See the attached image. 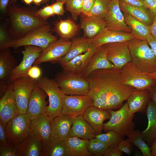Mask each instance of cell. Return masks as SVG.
I'll return each mask as SVG.
<instances>
[{
  "label": "cell",
  "mask_w": 156,
  "mask_h": 156,
  "mask_svg": "<svg viewBox=\"0 0 156 156\" xmlns=\"http://www.w3.org/2000/svg\"><path fill=\"white\" fill-rule=\"evenodd\" d=\"M106 27L105 19L96 16L82 14L80 28L83 30L84 37L92 39Z\"/></svg>",
  "instance_id": "obj_24"
},
{
  "label": "cell",
  "mask_w": 156,
  "mask_h": 156,
  "mask_svg": "<svg viewBox=\"0 0 156 156\" xmlns=\"http://www.w3.org/2000/svg\"><path fill=\"white\" fill-rule=\"evenodd\" d=\"M122 83L138 90H149L156 85V79L140 69L131 61L121 70Z\"/></svg>",
  "instance_id": "obj_6"
},
{
  "label": "cell",
  "mask_w": 156,
  "mask_h": 156,
  "mask_svg": "<svg viewBox=\"0 0 156 156\" xmlns=\"http://www.w3.org/2000/svg\"><path fill=\"white\" fill-rule=\"evenodd\" d=\"M52 119L43 113L31 120L30 134L43 142L48 140L51 137Z\"/></svg>",
  "instance_id": "obj_21"
},
{
  "label": "cell",
  "mask_w": 156,
  "mask_h": 156,
  "mask_svg": "<svg viewBox=\"0 0 156 156\" xmlns=\"http://www.w3.org/2000/svg\"><path fill=\"white\" fill-rule=\"evenodd\" d=\"M146 109L148 125L142 133L144 140L149 146L156 140V106L151 100L148 101Z\"/></svg>",
  "instance_id": "obj_28"
},
{
  "label": "cell",
  "mask_w": 156,
  "mask_h": 156,
  "mask_svg": "<svg viewBox=\"0 0 156 156\" xmlns=\"http://www.w3.org/2000/svg\"><path fill=\"white\" fill-rule=\"evenodd\" d=\"M123 13L125 23L131 28V33L136 38L146 40L151 35L149 27L136 20L129 14L125 12Z\"/></svg>",
  "instance_id": "obj_34"
},
{
  "label": "cell",
  "mask_w": 156,
  "mask_h": 156,
  "mask_svg": "<svg viewBox=\"0 0 156 156\" xmlns=\"http://www.w3.org/2000/svg\"><path fill=\"white\" fill-rule=\"evenodd\" d=\"M66 10L69 12L73 18L77 20L82 13V0H66Z\"/></svg>",
  "instance_id": "obj_40"
},
{
  "label": "cell",
  "mask_w": 156,
  "mask_h": 156,
  "mask_svg": "<svg viewBox=\"0 0 156 156\" xmlns=\"http://www.w3.org/2000/svg\"><path fill=\"white\" fill-rule=\"evenodd\" d=\"M135 38L131 33L113 30L106 27L92 39V43L99 47L108 43L127 42Z\"/></svg>",
  "instance_id": "obj_20"
},
{
  "label": "cell",
  "mask_w": 156,
  "mask_h": 156,
  "mask_svg": "<svg viewBox=\"0 0 156 156\" xmlns=\"http://www.w3.org/2000/svg\"><path fill=\"white\" fill-rule=\"evenodd\" d=\"M41 69L36 65L32 66L28 70L27 76L35 80H37L41 77Z\"/></svg>",
  "instance_id": "obj_45"
},
{
  "label": "cell",
  "mask_w": 156,
  "mask_h": 156,
  "mask_svg": "<svg viewBox=\"0 0 156 156\" xmlns=\"http://www.w3.org/2000/svg\"><path fill=\"white\" fill-rule=\"evenodd\" d=\"M19 114L17 107L12 82L6 87L0 99V121L5 126L10 120Z\"/></svg>",
  "instance_id": "obj_15"
},
{
  "label": "cell",
  "mask_w": 156,
  "mask_h": 156,
  "mask_svg": "<svg viewBox=\"0 0 156 156\" xmlns=\"http://www.w3.org/2000/svg\"><path fill=\"white\" fill-rule=\"evenodd\" d=\"M17 66L9 48L0 49V97L4 93L10 75Z\"/></svg>",
  "instance_id": "obj_17"
},
{
  "label": "cell",
  "mask_w": 156,
  "mask_h": 156,
  "mask_svg": "<svg viewBox=\"0 0 156 156\" xmlns=\"http://www.w3.org/2000/svg\"><path fill=\"white\" fill-rule=\"evenodd\" d=\"M0 145L8 144L6 133L5 130V126L0 121Z\"/></svg>",
  "instance_id": "obj_53"
},
{
  "label": "cell",
  "mask_w": 156,
  "mask_h": 156,
  "mask_svg": "<svg viewBox=\"0 0 156 156\" xmlns=\"http://www.w3.org/2000/svg\"><path fill=\"white\" fill-rule=\"evenodd\" d=\"M82 14L86 16H90V11L94 0H82Z\"/></svg>",
  "instance_id": "obj_47"
},
{
  "label": "cell",
  "mask_w": 156,
  "mask_h": 156,
  "mask_svg": "<svg viewBox=\"0 0 156 156\" xmlns=\"http://www.w3.org/2000/svg\"><path fill=\"white\" fill-rule=\"evenodd\" d=\"M46 0L48 1V0ZM53 0V1L55 0V1H66V0Z\"/></svg>",
  "instance_id": "obj_60"
},
{
  "label": "cell",
  "mask_w": 156,
  "mask_h": 156,
  "mask_svg": "<svg viewBox=\"0 0 156 156\" xmlns=\"http://www.w3.org/2000/svg\"><path fill=\"white\" fill-rule=\"evenodd\" d=\"M41 156H70L64 141L50 138L43 142Z\"/></svg>",
  "instance_id": "obj_32"
},
{
  "label": "cell",
  "mask_w": 156,
  "mask_h": 156,
  "mask_svg": "<svg viewBox=\"0 0 156 156\" xmlns=\"http://www.w3.org/2000/svg\"><path fill=\"white\" fill-rule=\"evenodd\" d=\"M16 40L14 39L3 27H0V49L14 47Z\"/></svg>",
  "instance_id": "obj_41"
},
{
  "label": "cell",
  "mask_w": 156,
  "mask_h": 156,
  "mask_svg": "<svg viewBox=\"0 0 156 156\" xmlns=\"http://www.w3.org/2000/svg\"><path fill=\"white\" fill-rule=\"evenodd\" d=\"M75 117L61 114L52 119L51 138L64 141L66 140Z\"/></svg>",
  "instance_id": "obj_23"
},
{
  "label": "cell",
  "mask_w": 156,
  "mask_h": 156,
  "mask_svg": "<svg viewBox=\"0 0 156 156\" xmlns=\"http://www.w3.org/2000/svg\"><path fill=\"white\" fill-rule=\"evenodd\" d=\"M89 140L68 137L64 141L70 156H92L88 150Z\"/></svg>",
  "instance_id": "obj_33"
},
{
  "label": "cell",
  "mask_w": 156,
  "mask_h": 156,
  "mask_svg": "<svg viewBox=\"0 0 156 156\" xmlns=\"http://www.w3.org/2000/svg\"><path fill=\"white\" fill-rule=\"evenodd\" d=\"M93 101L88 94L67 95L64 94L61 114L73 117L82 116L92 105Z\"/></svg>",
  "instance_id": "obj_11"
},
{
  "label": "cell",
  "mask_w": 156,
  "mask_h": 156,
  "mask_svg": "<svg viewBox=\"0 0 156 156\" xmlns=\"http://www.w3.org/2000/svg\"><path fill=\"white\" fill-rule=\"evenodd\" d=\"M96 135L94 129L83 116H79L74 117L68 137L90 140Z\"/></svg>",
  "instance_id": "obj_26"
},
{
  "label": "cell",
  "mask_w": 156,
  "mask_h": 156,
  "mask_svg": "<svg viewBox=\"0 0 156 156\" xmlns=\"http://www.w3.org/2000/svg\"><path fill=\"white\" fill-rule=\"evenodd\" d=\"M47 94L38 86L36 82L29 100L26 114L32 120L44 113L47 107Z\"/></svg>",
  "instance_id": "obj_18"
},
{
  "label": "cell",
  "mask_w": 156,
  "mask_h": 156,
  "mask_svg": "<svg viewBox=\"0 0 156 156\" xmlns=\"http://www.w3.org/2000/svg\"><path fill=\"white\" fill-rule=\"evenodd\" d=\"M92 44V39L84 36L73 38L68 53L58 62L60 64L66 62L77 56L86 52Z\"/></svg>",
  "instance_id": "obj_27"
},
{
  "label": "cell",
  "mask_w": 156,
  "mask_h": 156,
  "mask_svg": "<svg viewBox=\"0 0 156 156\" xmlns=\"http://www.w3.org/2000/svg\"><path fill=\"white\" fill-rule=\"evenodd\" d=\"M0 156H18L15 147L7 144L0 145Z\"/></svg>",
  "instance_id": "obj_43"
},
{
  "label": "cell",
  "mask_w": 156,
  "mask_h": 156,
  "mask_svg": "<svg viewBox=\"0 0 156 156\" xmlns=\"http://www.w3.org/2000/svg\"><path fill=\"white\" fill-rule=\"evenodd\" d=\"M149 99L148 90L134 89L127 100L130 112L134 114L138 112L143 111L146 107Z\"/></svg>",
  "instance_id": "obj_30"
},
{
  "label": "cell",
  "mask_w": 156,
  "mask_h": 156,
  "mask_svg": "<svg viewBox=\"0 0 156 156\" xmlns=\"http://www.w3.org/2000/svg\"><path fill=\"white\" fill-rule=\"evenodd\" d=\"M151 146V156H156V140L154 141Z\"/></svg>",
  "instance_id": "obj_56"
},
{
  "label": "cell",
  "mask_w": 156,
  "mask_h": 156,
  "mask_svg": "<svg viewBox=\"0 0 156 156\" xmlns=\"http://www.w3.org/2000/svg\"><path fill=\"white\" fill-rule=\"evenodd\" d=\"M111 115L109 120L103 124V130L113 131L124 137L134 130L135 124L133 119L134 114L129 112L127 102L118 110H108Z\"/></svg>",
  "instance_id": "obj_5"
},
{
  "label": "cell",
  "mask_w": 156,
  "mask_h": 156,
  "mask_svg": "<svg viewBox=\"0 0 156 156\" xmlns=\"http://www.w3.org/2000/svg\"><path fill=\"white\" fill-rule=\"evenodd\" d=\"M98 47L93 43L86 52L75 57L70 61L60 64L65 72L80 75L85 70Z\"/></svg>",
  "instance_id": "obj_19"
},
{
  "label": "cell",
  "mask_w": 156,
  "mask_h": 156,
  "mask_svg": "<svg viewBox=\"0 0 156 156\" xmlns=\"http://www.w3.org/2000/svg\"><path fill=\"white\" fill-rule=\"evenodd\" d=\"M146 41L153 52L155 57L156 63V38L150 35L146 39Z\"/></svg>",
  "instance_id": "obj_52"
},
{
  "label": "cell",
  "mask_w": 156,
  "mask_h": 156,
  "mask_svg": "<svg viewBox=\"0 0 156 156\" xmlns=\"http://www.w3.org/2000/svg\"><path fill=\"white\" fill-rule=\"evenodd\" d=\"M71 41L60 38L52 42L43 49L38 57L34 63L38 65L44 62L52 63L58 62L65 56L70 47Z\"/></svg>",
  "instance_id": "obj_12"
},
{
  "label": "cell",
  "mask_w": 156,
  "mask_h": 156,
  "mask_svg": "<svg viewBox=\"0 0 156 156\" xmlns=\"http://www.w3.org/2000/svg\"><path fill=\"white\" fill-rule=\"evenodd\" d=\"M22 1L26 5H30L33 2V0H22Z\"/></svg>",
  "instance_id": "obj_58"
},
{
  "label": "cell",
  "mask_w": 156,
  "mask_h": 156,
  "mask_svg": "<svg viewBox=\"0 0 156 156\" xmlns=\"http://www.w3.org/2000/svg\"><path fill=\"white\" fill-rule=\"evenodd\" d=\"M127 42L132 62L139 69L146 73L156 70L155 57L146 40L136 38Z\"/></svg>",
  "instance_id": "obj_3"
},
{
  "label": "cell",
  "mask_w": 156,
  "mask_h": 156,
  "mask_svg": "<svg viewBox=\"0 0 156 156\" xmlns=\"http://www.w3.org/2000/svg\"><path fill=\"white\" fill-rule=\"evenodd\" d=\"M35 14L45 20L55 15L51 5H47L43 8L37 10Z\"/></svg>",
  "instance_id": "obj_44"
},
{
  "label": "cell",
  "mask_w": 156,
  "mask_h": 156,
  "mask_svg": "<svg viewBox=\"0 0 156 156\" xmlns=\"http://www.w3.org/2000/svg\"><path fill=\"white\" fill-rule=\"evenodd\" d=\"M43 142L29 134L21 143L14 146L18 156H41Z\"/></svg>",
  "instance_id": "obj_29"
},
{
  "label": "cell",
  "mask_w": 156,
  "mask_h": 156,
  "mask_svg": "<svg viewBox=\"0 0 156 156\" xmlns=\"http://www.w3.org/2000/svg\"><path fill=\"white\" fill-rule=\"evenodd\" d=\"M133 145L137 147L143 156H151V149L143 139L142 132L133 130L127 135Z\"/></svg>",
  "instance_id": "obj_36"
},
{
  "label": "cell",
  "mask_w": 156,
  "mask_h": 156,
  "mask_svg": "<svg viewBox=\"0 0 156 156\" xmlns=\"http://www.w3.org/2000/svg\"><path fill=\"white\" fill-rule=\"evenodd\" d=\"M31 120L27 114H20L10 120L5 126L8 144L15 146L30 134Z\"/></svg>",
  "instance_id": "obj_8"
},
{
  "label": "cell",
  "mask_w": 156,
  "mask_h": 156,
  "mask_svg": "<svg viewBox=\"0 0 156 156\" xmlns=\"http://www.w3.org/2000/svg\"><path fill=\"white\" fill-rule=\"evenodd\" d=\"M123 152L119 150L117 146L109 147L103 155L104 156H122Z\"/></svg>",
  "instance_id": "obj_50"
},
{
  "label": "cell",
  "mask_w": 156,
  "mask_h": 156,
  "mask_svg": "<svg viewBox=\"0 0 156 156\" xmlns=\"http://www.w3.org/2000/svg\"><path fill=\"white\" fill-rule=\"evenodd\" d=\"M109 5V0H94L90 11V16L104 19L108 12Z\"/></svg>",
  "instance_id": "obj_37"
},
{
  "label": "cell",
  "mask_w": 156,
  "mask_h": 156,
  "mask_svg": "<svg viewBox=\"0 0 156 156\" xmlns=\"http://www.w3.org/2000/svg\"><path fill=\"white\" fill-rule=\"evenodd\" d=\"M47 1L46 0H33V2L37 6H40L44 1Z\"/></svg>",
  "instance_id": "obj_57"
},
{
  "label": "cell",
  "mask_w": 156,
  "mask_h": 156,
  "mask_svg": "<svg viewBox=\"0 0 156 156\" xmlns=\"http://www.w3.org/2000/svg\"><path fill=\"white\" fill-rule=\"evenodd\" d=\"M108 60L114 68L121 70L126 64L132 61L128 42H117L103 45Z\"/></svg>",
  "instance_id": "obj_13"
},
{
  "label": "cell",
  "mask_w": 156,
  "mask_h": 156,
  "mask_svg": "<svg viewBox=\"0 0 156 156\" xmlns=\"http://www.w3.org/2000/svg\"><path fill=\"white\" fill-rule=\"evenodd\" d=\"M144 2L153 16H156V0H143Z\"/></svg>",
  "instance_id": "obj_51"
},
{
  "label": "cell",
  "mask_w": 156,
  "mask_h": 156,
  "mask_svg": "<svg viewBox=\"0 0 156 156\" xmlns=\"http://www.w3.org/2000/svg\"><path fill=\"white\" fill-rule=\"evenodd\" d=\"M51 27L48 24L33 29L23 37L16 40L13 47L16 49L23 46L32 45L44 49L57 39L56 36L50 32Z\"/></svg>",
  "instance_id": "obj_9"
},
{
  "label": "cell",
  "mask_w": 156,
  "mask_h": 156,
  "mask_svg": "<svg viewBox=\"0 0 156 156\" xmlns=\"http://www.w3.org/2000/svg\"><path fill=\"white\" fill-rule=\"evenodd\" d=\"M36 80L25 76L12 82L16 104L19 114H26L29 98Z\"/></svg>",
  "instance_id": "obj_10"
},
{
  "label": "cell",
  "mask_w": 156,
  "mask_h": 156,
  "mask_svg": "<svg viewBox=\"0 0 156 156\" xmlns=\"http://www.w3.org/2000/svg\"><path fill=\"white\" fill-rule=\"evenodd\" d=\"M95 138L110 147L117 146L124 137L114 131H110L106 133L96 135Z\"/></svg>",
  "instance_id": "obj_38"
},
{
  "label": "cell",
  "mask_w": 156,
  "mask_h": 156,
  "mask_svg": "<svg viewBox=\"0 0 156 156\" xmlns=\"http://www.w3.org/2000/svg\"><path fill=\"white\" fill-rule=\"evenodd\" d=\"M119 4L120 9L123 12L129 14L148 27H150L152 24L154 17L148 9L133 6L119 2Z\"/></svg>",
  "instance_id": "obj_31"
},
{
  "label": "cell",
  "mask_w": 156,
  "mask_h": 156,
  "mask_svg": "<svg viewBox=\"0 0 156 156\" xmlns=\"http://www.w3.org/2000/svg\"><path fill=\"white\" fill-rule=\"evenodd\" d=\"M82 116L93 128L97 135L101 133L103 129L104 121L109 119L111 115L109 110L92 105L86 110Z\"/></svg>",
  "instance_id": "obj_22"
},
{
  "label": "cell",
  "mask_w": 156,
  "mask_h": 156,
  "mask_svg": "<svg viewBox=\"0 0 156 156\" xmlns=\"http://www.w3.org/2000/svg\"><path fill=\"white\" fill-rule=\"evenodd\" d=\"M149 98L156 106V85L148 90Z\"/></svg>",
  "instance_id": "obj_54"
},
{
  "label": "cell",
  "mask_w": 156,
  "mask_h": 156,
  "mask_svg": "<svg viewBox=\"0 0 156 156\" xmlns=\"http://www.w3.org/2000/svg\"><path fill=\"white\" fill-rule=\"evenodd\" d=\"M64 94L85 95L88 94L89 85L86 78L64 70L57 74L54 79Z\"/></svg>",
  "instance_id": "obj_7"
},
{
  "label": "cell",
  "mask_w": 156,
  "mask_h": 156,
  "mask_svg": "<svg viewBox=\"0 0 156 156\" xmlns=\"http://www.w3.org/2000/svg\"><path fill=\"white\" fill-rule=\"evenodd\" d=\"M36 83L48 96L49 105L44 114L52 119L61 114L64 94L54 80L41 77L36 80Z\"/></svg>",
  "instance_id": "obj_4"
},
{
  "label": "cell",
  "mask_w": 156,
  "mask_h": 156,
  "mask_svg": "<svg viewBox=\"0 0 156 156\" xmlns=\"http://www.w3.org/2000/svg\"><path fill=\"white\" fill-rule=\"evenodd\" d=\"M24 46V50L22 52L23 55L22 60L12 72L8 84L18 78L27 76L28 70L40 56L43 50L41 48L37 46Z\"/></svg>",
  "instance_id": "obj_14"
},
{
  "label": "cell",
  "mask_w": 156,
  "mask_h": 156,
  "mask_svg": "<svg viewBox=\"0 0 156 156\" xmlns=\"http://www.w3.org/2000/svg\"></svg>",
  "instance_id": "obj_61"
},
{
  "label": "cell",
  "mask_w": 156,
  "mask_h": 156,
  "mask_svg": "<svg viewBox=\"0 0 156 156\" xmlns=\"http://www.w3.org/2000/svg\"><path fill=\"white\" fill-rule=\"evenodd\" d=\"M17 0H0V10L1 11L5 14H7L8 7L10 5L15 4Z\"/></svg>",
  "instance_id": "obj_49"
},
{
  "label": "cell",
  "mask_w": 156,
  "mask_h": 156,
  "mask_svg": "<svg viewBox=\"0 0 156 156\" xmlns=\"http://www.w3.org/2000/svg\"><path fill=\"white\" fill-rule=\"evenodd\" d=\"M65 2V1H57L51 5L55 15H64L65 12L64 5Z\"/></svg>",
  "instance_id": "obj_46"
},
{
  "label": "cell",
  "mask_w": 156,
  "mask_h": 156,
  "mask_svg": "<svg viewBox=\"0 0 156 156\" xmlns=\"http://www.w3.org/2000/svg\"><path fill=\"white\" fill-rule=\"evenodd\" d=\"M106 27L112 30L131 33V28L125 23L119 0H110L108 12L105 18Z\"/></svg>",
  "instance_id": "obj_16"
},
{
  "label": "cell",
  "mask_w": 156,
  "mask_h": 156,
  "mask_svg": "<svg viewBox=\"0 0 156 156\" xmlns=\"http://www.w3.org/2000/svg\"><path fill=\"white\" fill-rule=\"evenodd\" d=\"M148 73L152 77L156 79V70L152 73Z\"/></svg>",
  "instance_id": "obj_59"
},
{
  "label": "cell",
  "mask_w": 156,
  "mask_h": 156,
  "mask_svg": "<svg viewBox=\"0 0 156 156\" xmlns=\"http://www.w3.org/2000/svg\"><path fill=\"white\" fill-rule=\"evenodd\" d=\"M79 29V25L69 19L61 20L55 24L53 29L60 38L66 40L73 38Z\"/></svg>",
  "instance_id": "obj_35"
},
{
  "label": "cell",
  "mask_w": 156,
  "mask_h": 156,
  "mask_svg": "<svg viewBox=\"0 0 156 156\" xmlns=\"http://www.w3.org/2000/svg\"><path fill=\"white\" fill-rule=\"evenodd\" d=\"M36 11L34 7H21L15 3L8 7L10 27L8 32L14 39H19L33 29L48 24L35 14Z\"/></svg>",
  "instance_id": "obj_2"
},
{
  "label": "cell",
  "mask_w": 156,
  "mask_h": 156,
  "mask_svg": "<svg viewBox=\"0 0 156 156\" xmlns=\"http://www.w3.org/2000/svg\"><path fill=\"white\" fill-rule=\"evenodd\" d=\"M89 90L88 95L92 99V105L104 110L120 108L134 88L123 84L121 70L114 68L99 69L86 78Z\"/></svg>",
  "instance_id": "obj_1"
},
{
  "label": "cell",
  "mask_w": 156,
  "mask_h": 156,
  "mask_svg": "<svg viewBox=\"0 0 156 156\" xmlns=\"http://www.w3.org/2000/svg\"><path fill=\"white\" fill-rule=\"evenodd\" d=\"M109 147L95 138L89 140L88 150L92 155L101 156L104 154Z\"/></svg>",
  "instance_id": "obj_39"
},
{
  "label": "cell",
  "mask_w": 156,
  "mask_h": 156,
  "mask_svg": "<svg viewBox=\"0 0 156 156\" xmlns=\"http://www.w3.org/2000/svg\"><path fill=\"white\" fill-rule=\"evenodd\" d=\"M117 148L120 151L130 155L133 151V144L129 138L122 140L118 144Z\"/></svg>",
  "instance_id": "obj_42"
},
{
  "label": "cell",
  "mask_w": 156,
  "mask_h": 156,
  "mask_svg": "<svg viewBox=\"0 0 156 156\" xmlns=\"http://www.w3.org/2000/svg\"><path fill=\"white\" fill-rule=\"evenodd\" d=\"M114 65L108 59L103 45L99 47L84 72L80 75L86 78L90 74L96 70L109 69Z\"/></svg>",
  "instance_id": "obj_25"
},
{
  "label": "cell",
  "mask_w": 156,
  "mask_h": 156,
  "mask_svg": "<svg viewBox=\"0 0 156 156\" xmlns=\"http://www.w3.org/2000/svg\"><path fill=\"white\" fill-rule=\"evenodd\" d=\"M149 28L151 35L156 38V16L154 17L153 21Z\"/></svg>",
  "instance_id": "obj_55"
},
{
  "label": "cell",
  "mask_w": 156,
  "mask_h": 156,
  "mask_svg": "<svg viewBox=\"0 0 156 156\" xmlns=\"http://www.w3.org/2000/svg\"><path fill=\"white\" fill-rule=\"evenodd\" d=\"M119 2L144 9H148L145 5L143 0H119Z\"/></svg>",
  "instance_id": "obj_48"
}]
</instances>
